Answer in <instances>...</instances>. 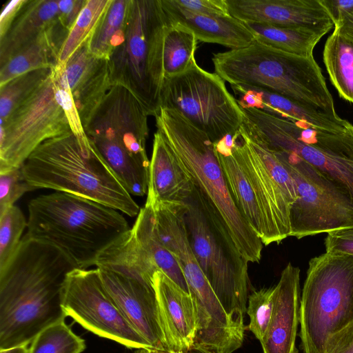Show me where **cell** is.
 I'll list each match as a JSON object with an SVG mask.
<instances>
[{"instance_id":"d4e9b609","label":"cell","mask_w":353,"mask_h":353,"mask_svg":"<svg viewBox=\"0 0 353 353\" xmlns=\"http://www.w3.org/2000/svg\"><path fill=\"white\" fill-rule=\"evenodd\" d=\"M58 2L26 0L7 32L0 38V67L57 20Z\"/></svg>"},{"instance_id":"f546056e","label":"cell","mask_w":353,"mask_h":353,"mask_svg":"<svg viewBox=\"0 0 353 353\" xmlns=\"http://www.w3.org/2000/svg\"><path fill=\"white\" fill-rule=\"evenodd\" d=\"M247 24L254 32L256 41L285 52L306 57L313 56L316 45L329 32L305 28Z\"/></svg>"},{"instance_id":"30bf717a","label":"cell","mask_w":353,"mask_h":353,"mask_svg":"<svg viewBox=\"0 0 353 353\" xmlns=\"http://www.w3.org/2000/svg\"><path fill=\"white\" fill-rule=\"evenodd\" d=\"M161 108L179 112L213 143L234 134L243 122L242 109L224 81L196 61L185 72L163 80Z\"/></svg>"},{"instance_id":"d6a6232c","label":"cell","mask_w":353,"mask_h":353,"mask_svg":"<svg viewBox=\"0 0 353 353\" xmlns=\"http://www.w3.org/2000/svg\"><path fill=\"white\" fill-rule=\"evenodd\" d=\"M111 1L87 0L60 50L57 65H64L72 54L90 39Z\"/></svg>"},{"instance_id":"4316f807","label":"cell","mask_w":353,"mask_h":353,"mask_svg":"<svg viewBox=\"0 0 353 353\" xmlns=\"http://www.w3.org/2000/svg\"><path fill=\"white\" fill-rule=\"evenodd\" d=\"M95 266L150 281L158 271L138 243L132 228L101 251Z\"/></svg>"},{"instance_id":"1f68e13d","label":"cell","mask_w":353,"mask_h":353,"mask_svg":"<svg viewBox=\"0 0 353 353\" xmlns=\"http://www.w3.org/2000/svg\"><path fill=\"white\" fill-rule=\"evenodd\" d=\"M197 42L195 34L190 30L169 21L163 44L164 79L185 72L196 62L194 54Z\"/></svg>"},{"instance_id":"b9f144b4","label":"cell","mask_w":353,"mask_h":353,"mask_svg":"<svg viewBox=\"0 0 353 353\" xmlns=\"http://www.w3.org/2000/svg\"><path fill=\"white\" fill-rule=\"evenodd\" d=\"M87 0H59L58 21L68 32L79 17Z\"/></svg>"},{"instance_id":"f35d334b","label":"cell","mask_w":353,"mask_h":353,"mask_svg":"<svg viewBox=\"0 0 353 353\" xmlns=\"http://www.w3.org/2000/svg\"><path fill=\"white\" fill-rule=\"evenodd\" d=\"M189 12L211 16H230L226 0H171Z\"/></svg>"},{"instance_id":"4fadbf2b","label":"cell","mask_w":353,"mask_h":353,"mask_svg":"<svg viewBox=\"0 0 353 353\" xmlns=\"http://www.w3.org/2000/svg\"><path fill=\"white\" fill-rule=\"evenodd\" d=\"M234 143L263 216L265 245L279 243L290 236V210L297 197L295 182L273 152L239 130L234 134Z\"/></svg>"},{"instance_id":"ffe728a7","label":"cell","mask_w":353,"mask_h":353,"mask_svg":"<svg viewBox=\"0 0 353 353\" xmlns=\"http://www.w3.org/2000/svg\"><path fill=\"white\" fill-rule=\"evenodd\" d=\"M88 41L60 66L64 69L83 128L112 86L108 60L92 54Z\"/></svg>"},{"instance_id":"60d3db41","label":"cell","mask_w":353,"mask_h":353,"mask_svg":"<svg viewBox=\"0 0 353 353\" xmlns=\"http://www.w3.org/2000/svg\"><path fill=\"white\" fill-rule=\"evenodd\" d=\"M325 353H353V322L328 339Z\"/></svg>"},{"instance_id":"e575fe53","label":"cell","mask_w":353,"mask_h":353,"mask_svg":"<svg viewBox=\"0 0 353 353\" xmlns=\"http://www.w3.org/2000/svg\"><path fill=\"white\" fill-rule=\"evenodd\" d=\"M85 347V340L63 321L38 334L30 343V353H81Z\"/></svg>"},{"instance_id":"f6af8a7d","label":"cell","mask_w":353,"mask_h":353,"mask_svg":"<svg viewBox=\"0 0 353 353\" xmlns=\"http://www.w3.org/2000/svg\"><path fill=\"white\" fill-rule=\"evenodd\" d=\"M339 32L353 42V9L343 16V17L334 25Z\"/></svg>"},{"instance_id":"d6986e66","label":"cell","mask_w":353,"mask_h":353,"mask_svg":"<svg viewBox=\"0 0 353 353\" xmlns=\"http://www.w3.org/2000/svg\"><path fill=\"white\" fill-rule=\"evenodd\" d=\"M152 283L169 351L188 352L194 345L196 332L190 294L159 270L153 275Z\"/></svg>"},{"instance_id":"ee69618b","label":"cell","mask_w":353,"mask_h":353,"mask_svg":"<svg viewBox=\"0 0 353 353\" xmlns=\"http://www.w3.org/2000/svg\"><path fill=\"white\" fill-rule=\"evenodd\" d=\"M329 13L334 24L353 9V0H320Z\"/></svg>"},{"instance_id":"8992f818","label":"cell","mask_w":353,"mask_h":353,"mask_svg":"<svg viewBox=\"0 0 353 353\" xmlns=\"http://www.w3.org/2000/svg\"><path fill=\"white\" fill-rule=\"evenodd\" d=\"M241 130L274 152L294 154L325 176L353 203V125L319 130L256 108H243Z\"/></svg>"},{"instance_id":"cb8c5ba5","label":"cell","mask_w":353,"mask_h":353,"mask_svg":"<svg viewBox=\"0 0 353 353\" xmlns=\"http://www.w3.org/2000/svg\"><path fill=\"white\" fill-rule=\"evenodd\" d=\"M234 134L214 143V152L236 205L265 245L267 235L263 216L236 148Z\"/></svg>"},{"instance_id":"2e32d148","label":"cell","mask_w":353,"mask_h":353,"mask_svg":"<svg viewBox=\"0 0 353 353\" xmlns=\"http://www.w3.org/2000/svg\"><path fill=\"white\" fill-rule=\"evenodd\" d=\"M97 269L106 291L128 323L153 348L169 351L152 281Z\"/></svg>"},{"instance_id":"5b68a950","label":"cell","mask_w":353,"mask_h":353,"mask_svg":"<svg viewBox=\"0 0 353 353\" xmlns=\"http://www.w3.org/2000/svg\"><path fill=\"white\" fill-rule=\"evenodd\" d=\"M216 73L231 85L274 92L339 116L321 68L314 56L301 57L254 41L213 54Z\"/></svg>"},{"instance_id":"74e56055","label":"cell","mask_w":353,"mask_h":353,"mask_svg":"<svg viewBox=\"0 0 353 353\" xmlns=\"http://www.w3.org/2000/svg\"><path fill=\"white\" fill-rule=\"evenodd\" d=\"M34 190L26 181L22 167L0 171V214L26 192Z\"/></svg>"},{"instance_id":"836d02e7","label":"cell","mask_w":353,"mask_h":353,"mask_svg":"<svg viewBox=\"0 0 353 353\" xmlns=\"http://www.w3.org/2000/svg\"><path fill=\"white\" fill-rule=\"evenodd\" d=\"M52 69H39L21 74L0 86V122L4 121L46 81Z\"/></svg>"},{"instance_id":"ac0fdd59","label":"cell","mask_w":353,"mask_h":353,"mask_svg":"<svg viewBox=\"0 0 353 353\" xmlns=\"http://www.w3.org/2000/svg\"><path fill=\"white\" fill-rule=\"evenodd\" d=\"M300 299V269L289 263L275 285L272 319L260 341L263 353H298L296 338Z\"/></svg>"},{"instance_id":"ba28073f","label":"cell","mask_w":353,"mask_h":353,"mask_svg":"<svg viewBox=\"0 0 353 353\" xmlns=\"http://www.w3.org/2000/svg\"><path fill=\"white\" fill-rule=\"evenodd\" d=\"M184 220L191 248L205 277L226 313L243 324L249 291L248 261L194 185Z\"/></svg>"},{"instance_id":"6da1fadb","label":"cell","mask_w":353,"mask_h":353,"mask_svg":"<svg viewBox=\"0 0 353 353\" xmlns=\"http://www.w3.org/2000/svg\"><path fill=\"white\" fill-rule=\"evenodd\" d=\"M73 269L57 248L23 237L0 271V350L29 345L46 328L65 321L62 290Z\"/></svg>"},{"instance_id":"4dcf8cb0","label":"cell","mask_w":353,"mask_h":353,"mask_svg":"<svg viewBox=\"0 0 353 353\" xmlns=\"http://www.w3.org/2000/svg\"><path fill=\"white\" fill-rule=\"evenodd\" d=\"M131 0H112L92 34L88 49L94 57L108 60L123 41L129 18Z\"/></svg>"},{"instance_id":"277c9868","label":"cell","mask_w":353,"mask_h":353,"mask_svg":"<svg viewBox=\"0 0 353 353\" xmlns=\"http://www.w3.org/2000/svg\"><path fill=\"white\" fill-rule=\"evenodd\" d=\"M156 126L179 163L248 262H259L263 243L236 205L214 143L203 131L175 110L161 108Z\"/></svg>"},{"instance_id":"7c38bea8","label":"cell","mask_w":353,"mask_h":353,"mask_svg":"<svg viewBox=\"0 0 353 353\" xmlns=\"http://www.w3.org/2000/svg\"><path fill=\"white\" fill-rule=\"evenodd\" d=\"M0 123V171L21 168L44 141L72 132L52 72L41 87Z\"/></svg>"},{"instance_id":"3957f363","label":"cell","mask_w":353,"mask_h":353,"mask_svg":"<svg viewBox=\"0 0 353 353\" xmlns=\"http://www.w3.org/2000/svg\"><path fill=\"white\" fill-rule=\"evenodd\" d=\"M26 181L35 190L47 188L86 198L130 216L139 205L89 141L69 132L46 140L22 166Z\"/></svg>"},{"instance_id":"c3c4849f","label":"cell","mask_w":353,"mask_h":353,"mask_svg":"<svg viewBox=\"0 0 353 353\" xmlns=\"http://www.w3.org/2000/svg\"><path fill=\"white\" fill-rule=\"evenodd\" d=\"M188 353H212L208 351L199 349V348H192Z\"/></svg>"},{"instance_id":"5bb4252c","label":"cell","mask_w":353,"mask_h":353,"mask_svg":"<svg viewBox=\"0 0 353 353\" xmlns=\"http://www.w3.org/2000/svg\"><path fill=\"white\" fill-rule=\"evenodd\" d=\"M61 306L89 332L130 349L153 348L125 319L106 291L96 269L75 268L65 276Z\"/></svg>"},{"instance_id":"484cf974","label":"cell","mask_w":353,"mask_h":353,"mask_svg":"<svg viewBox=\"0 0 353 353\" xmlns=\"http://www.w3.org/2000/svg\"><path fill=\"white\" fill-rule=\"evenodd\" d=\"M68 31L57 20L0 67V86L30 71L54 68Z\"/></svg>"},{"instance_id":"7a4b0ae2","label":"cell","mask_w":353,"mask_h":353,"mask_svg":"<svg viewBox=\"0 0 353 353\" xmlns=\"http://www.w3.org/2000/svg\"><path fill=\"white\" fill-rule=\"evenodd\" d=\"M30 239L62 252L75 268L95 265L101 251L130 230L121 212L71 194L54 192L28 203Z\"/></svg>"},{"instance_id":"e0dca14e","label":"cell","mask_w":353,"mask_h":353,"mask_svg":"<svg viewBox=\"0 0 353 353\" xmlns=\"http://www.w3.org/2000/svg\"><path fill=\"white\" fill-rule=\"evenodd\" d=\"M231 16L246 23L330 31L334 24L320 0H226Z\"/></svg>"},{"instance_id":"8d00e7d4","label":"cell","mask_w":353,"mask_h":353,"mask_svg":"<svg viewBox=\"0 0 353 353\" xmlns=\"http://www.w3.org/2000/svg\"><path fill=\"white\" fill-rule=\"evenodd\" d=\"M275 299V285L255 290L248 296L246 312L250 317L248 329L261 341L272 319Z\"/></svg>"},{"instance_id":"603a6c76","label":"cell","mask_w":353,"mask_h":353,"mask_svg":"<svg viewBox=\"0 0 353 353\" xmlns=\"http://www.w3.org/2000/svg\"><path fill=\"white\" fill-rule=\"evenodd\" d=\"M168 21L190 30L198 41L216 43L236 50L256 40L248 25L232 16H211L193 13L174 5L171 0H161Z\"/></svg>"},{"instance_id":"52a82bcc","label":"cell","mask_w":353,"mask_h":353,"mask_svg":"<svg viewBox=\"0 0 353 353\" xmlns=\"http://www.w3.org/2000/svg\"><path fill=\"white\" fill-rule=\"evenodd\" d=\"M168 23L161 0H131L125 39L108 59L112 85L127 88L154 117L161 109L163 44Z\"/></svg>"},{"instance_id":"44dd1931","label":"cell","mask_w":353,"mask_h":353,"mask_svg":"<svg viewBox=\"0 0 353 353\" xmlns=\"http://www.w3.org/2000/svg\"><path fill=\"white\" fill-rule=\"evenodd\" d=\"M241 108H256L292 121H301L319 130L344 131L351 123L339 116L330 115L315 107L302 103L268 90L246 86L231 85Z\"/></svg>"},{"instance_id":"f1b7e54d","label":"cell","mask_w":353,"mask_h":353,"mask_svg":"<svg viewBox=\"0 0 353 353\" xmlns=\"http://www.w3.org/2000/svg\"><path fill=\"white\" fill-rule=\"evenodd\" d=\"M323 60L339 97L353 103V42L334 28L325 43Z\"/></svg>"},{"instance_id":"8fae6325","label":"cell","mask_w":353,"mask_h":353,"mask_svg":"<svg viewBox=\"0 0 353 353\" xmlns=\"http://www.w3.org/2000/svg\"><path fill=\"white\" fill-rule=\"evenodd\" d=\"M273 152L295 182L297 197L290 210V236L300 239L353 228V203L343 191L298 157Z\"/></svg>"},{"instance_id":"ab89813d","label":"cell","mask_w":353,"mask_h":353,"mask_svg":"<svg viewBox=\"0 0 353 353\" xmlns=\"http://www.w3.org/2000/svg\"><path fill=\"white\" fill-rule=\"evenodd\" d=\"M325 252L353 256V228L334 230L325 239Z\"/></svg>"},{"instance_id":"9c48e42d","label":"cell","mask_w":353,"mask_h":353,"mask_svg":"<svg viewBox=\"0 0 353 353\" xmlns=\"http://www.w3.org/2000/svg\"><path fill=\"white\" fill-rule=\"evenodd\" d=\"M353 322V256L325 252L311 259L300 299L303 353H325L328 339Z\"/></svg>"},{"instance_id":"d590c367","label":"cell","mask_w":353,"mask_h":353,"mask_svg":"<svg viewBox=\"0 0 353 353\" xmlns=\"http://www.w3.org/2000/svg\"><path fill=\"white\" fill-rule=\"evenodd\" d=\"M28 221L21 209L12 205L0 214V271L16 254Z\"/></svg>"},{"instance_id":"7dc6e473","label":"cell","mask_w":353,"mask_h":353,"mask_svg":"<svg viewBox=\"0 0 353 353\" xmlns=\"http://www.w3.org/2000/svg\"><path fill=\"white\" fill-rule=\"evenodd\" d=\"M135 353H171V352L160 350L154 348H142L137 350Z\"/></svg>"},{"instance_id":"7bdbcfd3","label":"cell","mask_w":353,"mask_h":353,"mask_svg":"<svg viewBox=\"0 0 353 353\" xmlns=\"http://www.w3.org/2000/svg\"><path fill=\"white\" fill-rule=\"evenodd\" d=\"M26 0H12L3 8L0 16V38L8 30Z\"/></svg>"},{"instance_id":"83f0119b","label":"cell","mask_w":353,"mask_h":353,"mask_svg":"<svg viewBox=\"0 0 353 353\" xmlns=\"http://www.w3.org/2000/svg\"><path fill=\"white\" fill-rule=\"evenodd\" d=\"M132 230L138 243L157 270L163 272L190 294L187 281L176 260L161 239L152 206L145 205L141 208Z\"/></svg>"},{"instance_id":"bcb514c9","label":"cell","mask_w":353,"mask_h":353,"mask_svg":"<svg viewBox=\"0 0 353 353\" xmlns=\"http://www.w3.org/2000/svg\"><path fill=\"white\" fill-rule=\"evenodd\" d=\"M30 349L29 345H22L14 347L1 350L0 353H30Z\"/></svg>"},{"instance_id":"7402d4cb","label":"cell","mask_w":353,"mask_h":353,"mask_svg":"<svg viewBox=\"0 0 353 353\" xmlns=\"http://www.w3.org/2000/svg\"><path fill=\"white\" fill-rule=\"evenodd\" d=\"M194 183L179 163L173 152L157 130L150 161L148 196L145 205L185 204Z\"/></svg>"},{"instance_id":"9a60e30c","label":"cell","mask_w":353,"mask_h":353,"mask_svg":"<svg viewBox=\"0 0 353 353\" xmlns=\"http://www.w3.org/2000/svg\"><path fill=\"white\" fill-rule=\"evenodd\" d=\"M148 114L127 88L112 85L84 127L89 139L104 141L150 168L145 145Z\"/></svg>"}]
</instances>
